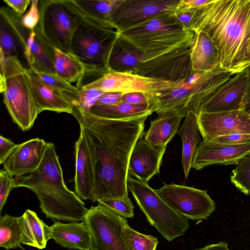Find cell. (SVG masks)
Masks as SVG:
<instances>
[{
	"label": "cell",
	"mask_w": 250,
	"mask_h": 250,
	"mask_svg": "<svg viewBox=\"0 0 250 250\" xmlns=\"http://www.w3.org/2000/svg\"><path fill=\"white\" fill-rule=\"evenodd\" d=\"M72 115L84 133L93 159L95 183L91 201L129 198V158L137 141L144 132L147 117L110 120L75 109Z\"/></svg>",
	"instance_id": "obj_1"
},
{
	"label": "cell",
	"mask_w": 250,
	"mask_h": 250,
	"mask_svg": "<svg viewBox=\"0 0 250 250\" xmlns=\"http://www.w3.org/2000/svg\"><path fill=\"white\" fill-rule=\"evenodd\" d=\"M188 30L210 37L220 68L236 73L250 64V0H211L195 9Z\"/></svg>",
	"instance_id": "obj_2"
},
{
	"label": "cell",
	"mask_w": 250,
	"mask_h": 250,
	"mask_svg": "<svg viewBox=\"0 0 250 250\" xmlns=\"http://www.w3.org/2000/svg\"><path fill=\"white\" fill-rule=\"evenodd\" d=\"M15 188L32 190L40 201L42 211L52 220L83 221L88 209L65 184L55 145L48 143L42 160L35 171L14 177Z\"/></svg>",
	"instance_id": "obj_3"
},
{
	"label": "cell",
	"mask_w": 250,
	"mask_h": 250,
	"mask_svg": "<svg viewBox=\"0 0 250 250\" xmlns=\"http://www.w3.org/2000/svg\"><path fill=\"white\" fill-rule=\"evenodd\" d=\"M0 90L12 118L22 131L33 126L40 114L34 101L28 68L15 57L0 54Z\"/></svg>",
	"instance_id": "obj_4"
},
{
	"label": "cell",
	"mask_w": 250,
	"mask_h": 250,
	"mask_svg": "<svg viewBox=\"0 0 250 250\" xmlns=\"http://www.w3.org/2000/svg\"><path fill=\"white\" fill-rule=\"evenodd\" d=\"M119 34L110 23L84 18L73 36L71 52L83 65L85 76L99 78L108 72L109 57Z\"/></svg>",
	"instance_id": "obj_5"
},
{
	"label": "cell",
	"mask_w": 250,
	"mask_h": 250,
	"mask_svg": "<svg viewBox=\"0 0 250 250\" xmlns=\"http://www.w3.org/2000/svg\"><path fill=\"white\" fill-rule=\"evenodd\" d=\"M145 54L155 53L193 40L175 12L159 15L120 33Z\"/></svg>",
	"instance_id": "obj_6"
},
{
	"label": "cell",
	"mask_w": 250,
	"mask_h": 250,
	"mask_svg": "<svg viewBox=\"0 0 250 250\" xmlns=\"http://www.w3.org/2000/svg\"><path fill=\"white\" fill-rule=\"evenodd\" d=\"M127 187L149 223L168 241L188 229V219L174 210L147 183L128 176Z\"/></svg>",
	"instance_id": "obj_7"
},
{
	"label": "cell",
	"mask_w": 250,
	"mask_h": 250,
	"mask_svg": "<svg viewBox=\"0 0 250 250\" xmlns=\"http://www.w3.org/2000/svg\"><path fill=\"white\" fill-rule=\"evenodd\" d=\"M38 26L44 39L54 48L71 52L73 36L84 16L74 0L39 1Z\"/></svg>",
	"instance_id": "obj_8"
},
{
	"label": "cell",
	"mask_w": 250,
	"mask_h": 250,
	"mask_svg": "<svg viewBox=\"0 0 250 250\" xmlns=\"http://www.w3.org/2000/svg\"><path fill=\"white\" fill-rule=\"evenodd\" d=\"M193 42V40L145 54V60L135 74L168 82H186L193 73L190 58Z\"/></svg>",
	"instance_id": "obj_9"
},
{
	"label": "cell",
	"mask_w": 250,
	"mask_h": 250,
	"mask_svg": "<svg viewBox=\"0 0 250 250\" xmlns=\"http://www.w3.org/2000/svg\"><path fill=\"white\" fill-rule=\"evenodd\" d=\"M90 236V250H131L125 227L127 220L99 204L88 209L83 221Z\"/></svg>",
	"instance_id": "obj_10"
},
{
	"label": "cell",
	"mask_w": 250,
	"mask_h": 250,
	"mask_svg": "<svg viewBox=\"0 0 250 250\" xmlns=\"http://www.w3.org/2000/svg\"><path fill=\"white\" fill-rule=\"evenodd\" d=\"M0 16L6 21L21 44L28 68L37 72L55 74V48L44 39L38 25L33 30L26 28L21 23V17L8 7L0 8Z\"/></svg>",
	"instance_id": "obj_11"
},
{
	"label": "cell",
	"mask_w": 250,
	"mask_h": 250,
	"mask_svg": "<svg viewBox=\"0 0 250 250\" xmlns=\"http://www.w3.org/2000/svg\"><path fill=\"white\" fill-rule=\"evenodd\" d=\"M155 190L169 206L188 219L206 220L215 211V202L206 190L175 184H164Z\"/></svg>",
	"instance_id": "obj_12"
},
{
	"label": "cell",
	"mask_w": 250,
	"mask_h": 250,
	"mask_svg": "<svg viewBox=\"0 0 250 250\" xmlns=\"http://www.w3.org/2000/svg\"><path fill=\"white\" fill-rule=\"evenodd\" d=\"M181 83L153 79L132 73L109 71L82 87L96 89L104 93L141 92L148 95L150 99Z\"/></svg>",
	"instance_id": "obj_13"
},
{
	"label": "cell",
	"mask_w": 250,
	"mask_h": 250,
	"mask_svg": "<svg viewBox=\"0 0 250 250\" xmlns=\"http://www.w3.org/2000/svg\"><path fill=\"white\" fill-rule=\"evenodd\" d=\"M180 0H124L109 22L119 32L161 15L174 13Z\"/></svg>",
	"instance_id": "obj_14"
},
{
	"label": "cell",
	"mask_w": 250,
	"mask_h": 250,
	"mask_svg": "<svg viewBox=\"0 0 250 250\" xmlns=\"http://www.w3.org/2000/svg\"><path fill=\"white\" fill-rule=\"evenodd\" d=\"M196 114L199 128L204 141L232 133L250 134V115L243 110Z\"/></svg>",
	"instance_id": "obj_15"
},
{
	"label": "cell",
	"mask_w": 250,
	"mask_h": 250,
	"mask_svg": "<svg viewBox=\"0 0 250 250\" xmlns=\"http://www.w3.org/2000/svg\"><path fill=\"white\" fill-rule=\"evenodd\" d=\"M248 85V77L244 71L235 73L220 86L197 113L243 110Z\"/></svg>",
	"instance_id": "obj_16"
},
{
	"label": "cell",
	"mask_w": 250,
	"mask_h": 250,
	"mask_svg": "<svg viewBox=\"0 0 250 250\" xmlns=\"http://www.w3.org/2000/svg\"><path fill=\"white\" fill-rule=\"evenodd\" d=\"M249 152L250 143L228 144L203 140L196 150L191 168L198 170L212 165H236Z\"/></svg>",
	"instance_id": "obj_17"
},
{
	"label": "cell",
	"mask_w": 250,
	"mask_h": 250,
	"mask_svg": "<svg viewBox=\"0 0 250 250\" xmlns=\"http://www.w3.org/2000/svg\"><path fill=\"white\" fill-rule=\"evenodd\" d=\"M47 144L36 138L17 144L3 163L4 169L14 177L35 171L42 160Z\"/></svg>",
	"instance_id": "obj_18"
},
{
	"label": "cell",
	"mask_w": 250,
	"mask_h": 250,
	"mask_svg": "<svg viewBox=\"0 0 250 250\" xmlns=\"http://www.w3.org/2000/svg\"><path fill=\"white\" fill-rule=\"evenodd\" d=\"M166 147L153 146L145 138V132L137 141L131 153L128 174L135 178L147 183L159 174Z\"/></svg>",
	"instance_id": "obj_19"
},
{
	"label": "cell",
	"mask_w": 250,
	"mask_h": 250,
	"mask_svg": "<svg viewBox=\"0 0 250 250\" xmlns=\"http://www.w3.org/2000/svg\"><path fill=\"white\" fill-rule=\"evenodd\" d=\"M80 129V135L75 145V192L82 200H91L95 183V167L84 133Z\"/></svg>",
	"instance_id": "obj_20"
},
{
	"label": "cell",
	"mask_w": 250,
	"mask_h": 250,
	"mask_svg": "<svg viewBox=\"0 0 250 250\" xmlns=\"http://www.w3.org/2000/svg\"><path fill=\"white\" fill-rule=\"evenodd\" d=\"M28 70L33 96L40 113L47 110L72 115L74 106L69 98L42 82L32 70Z\"/></svg>",
	"instance_id": "obj_21"
},
{
	"label": "cell",
	"mask_w": 250,
	"mask_h": 250,
	"mask_svg": "<svg viewBox=\"0 0 250 250\" xmlns=\"http://www.w3.org/2000/svg\"><path fill=\"white\" fill-rule=\"evenodd\" d=\"M145 58L144 52L120 34L110 54L108 71L135 74Z\"/></svg>",
	"instance_id": "obj_22"
},
{
	"label": "cell",
	"mask_w": 250,
	"mask_h": 250,
	"mask_svg": "<svg viewBox=\"0 0 250 250\" xmlns=\"http://www.w3.org/2000/svg\"><path fill=\"white\" fill-rule=\"evenodd\" d=\"M51 239L64 248L90 250V236L84 221L64 223L55 221L50 226Z\"/></svg>",
	"instance_id": "obj_23"
},
{
	"label": "cell",
	"mask_w": 250,
	"mask_h": 250,
	"mask_svg": "<svg viewBox=\"0 0 250 250\" xmlns=\"http://www.w3.org/2000/svg\"><path fill=\"white\" fill-rule=\"evenodd\" d=\"M151 121L150 126L145 133V138L151 145L166 147L178 132L180 123L185 115L182 112L173 110L164 112Z\"/></svg>",
	"instance_id": "obj_24"
},
{
	"label": "cell",
	"mask_w": 250,
	"mask_h": 250,
	"mask_svg": "<svg viewBox=\"0 0 250 250\" xmlns=\"http://www.w3.org/2000/svg\"><path fill=\"white\" fill-rule=\"evenodd\" d=\"M190 58L193 72H208L219 67L217 49L205 32H194Z\"/></svg>",
	"instance_id": "obj_25"
},
{
	"label": "cell",
	"mask_w": 250,
	"mask_h": 250,
	"mask_svg": "<svg viewBox=\"0 0 250 250\" xmlns=\"http://www.w3.org/2000/svg\"><path fill=\"white\" fill-rule=\"evenodd\" d=\"M177 133L182 142V163L185 176L188 178L194 154L202 136L195 112L189 111L187 113Z\"/></svg>",
	"instance_id": "obj_26"
},
{
	"label": "cell",
	"mask_w": 250,
	"mask_h": 250,
	"mask_svg": "<svg viewBox=\"0 0 250 250\" xmlns=\"http://www.w3.org/2000/svg\"><path fill=\"white\" fill-rule=\"evenodd\" d=\"M22 230V244L40 250L46 247L51 239L50 226L47 225L30 209H26L20 216Z\"/></svg>",
	"instance_id": "obj_27"
},
{
	"label": "cell",
	"mask_w": 250,
	"mask_h": 250,
	"mask_svg": "<svg viewBox=\"0 0 250 250\" xmlns=\"http://www.w3.org/2000/svg\"><path fill=\"white\" fill-rule=\"evenodd\" d=\"M154 112L150 104L133 105L125 102L112 105H95L89 111L96 117L115 120L148 117Z\"/></svg>",
	"instance_id": "obj_28"
},
{
	"label": "cell",
	"mask_w": 250,
	"mask_h": 250,
	"mask_svg": "<svg viewBox=\"0 0 250 250\" xmlns=\"http://www.w3.org/2000/svg\"><path fill=\"white\" fill-rule=\"evenodd\" d=\"M54 64L56 75L70 83H75L79 88L83 86L85 68L73 53L55 48Z\"/></svg>",
	"instance_id": "obj_29"
},
{
	"label": "cell",
	"mask_w": 250,
	"mask_h": 250,
	"mask_svg": "<svg viewBox=\"0 0 250 250\" xmlns=\"http://www.w3.org/2000/svg\"><path fill=\"white\" fill-rule=\"evenodd\" d=\"M74 0L84 17L110 23L112 14L124 0Z\"/></svg>",
	"instance_id": "obj_30"
},
{
	"label": "cell",
	"mask_w": 250,
	"mask_h": 250,
	"mask_svg": "<svg viewBox=\"0 0 250 250\" xmlns=\"http://www.w3.org/2000/svg\"><path fill=\"white\" fill-rule=\"evenodd\" d=\"M22 230L21 217L5 214L0 217V247L6 250L20 248L21 246Z\"/></svg>",
	"instance_id": "obj_31"
},
{
	"label": "cell",
	"mask_w": 250,
	"mask_h": 250,
	"mask_svg": "<svg viewBox=\"0 0 250 250\" xmlns=\"http://www.w3.org/2000/svg\"><path fill=\"white\" fill-rule=\"evenodd\" d=\"M0 53L5 58L15 57L20 61L21 57L25 61L24 50L20 41L11 30L6 21L0 16Z\"/></svg>",
	"instance_id": "obj_32"
},
{
	"label": "cell",
	"mask_w": 250,
	"mask_h": 250,
	"mask_svg": "<svg viewBox=\"0 0 250 250\" xmlns=\"http://www.w3.org/2000/svg\"><path fill=\"white\" fill-rule=\"evenodd\" d=\"M236 165L230 175V182L241 192L250 195V157L246 155Z\"/></svg>",
	"instance_id": "obj_33"
},
{
	"label": "cell",
	"mask_w": 250,
	"mask_h": 250,
	"mask_svg": "<svg viewBox=\"0 0 250 250\" xmlns=\"http://www.w3.org/2000/svg\"><path fill=\"white\" fill-rule=\"evenodd\" d=\"M33 71L44 83L60 90L66 95L71 101L73 106H74L78 97L79 90L78 87L68 83L56 74L37 72Z\"/></svg>",
	"instance_id": "obj_34"
},
{
	"label": "cell",
	"mask_w": 250,
	"mask_h": 250,
	"mask_svg": "<svg viewBox=\"0 0 250 250\" xmlns=\"http://www.w3.org/2000/svg\"><path fill=\"white\" fill-rule=\"evenodd\" d=\"M125 230L131 250H156L159 242L156 237L141 233L128 224L125 226Z\"/></svg>",
	"instance_id": "obj_35"
},
{
	"label": "cell",
	"mask_w": 250,
	"mask_h": 250,
	"mask_svg": "<svg viewBox=\"0 0 250 250\" xmlns=\"http://www.w3.org/2000/svg\"><path fill=\"white\" fill-rule=\"evenodd\" d=\"M115 213L125 218H133L134 206L129 198H111L101 200L98 202Z\"/></svg>",
	"instance_id": "obj_36"
},
{
	"label": "cell",
	"mask_w": 250,
	"mask_h": 250,
	"mask_svg": "<svg viewBox=\"0 0 250 250\" xmlns=\"http://www.w3.org/2000/svg\"><path fill=\"white\" fill-rule=\"evenodd\" d=\"M105 93L94 88H79L74 109L82 112H89L98 99Z\"/></svg>",
	"instance_id": "obj_37"
},
{
	"label": "cell",
	"mask_w": 250,
	"mask_h": 250,
	"mask_svg": "<svg viewBox=\"0 0 250 250\" xmlns=\"http://www.w3.org/2000/svg\"><path fill=\"white\" fill-rule=\"evenodd\" d=\"M15 188L14 177L5 170L0 171V212L7 201L8 197L12 189Z\"/></svg>",
	"instance_id": "obj_38"
},
{
	"label": "cell",
	"mask_w": 250,
	"mask_h": 250,
	"mask_svg": "<svg viewBox=\"0 0 250 250\" xmlns=\"http://www.w3.org/2000/svg\"><path fill=\"white\" fill-rule=\"evenodd\" d=\"M39 1L32 0L29 10L21 17V23L28 29L33 30L39 25L40 19Z\"/></svg>",
	"instance_id": "obj_39"
},
{
	"label": "cell",
	"mask_w": 250,
	"mask_h": 250,
	"mask_svg": "<svg viewBox=\"0 0 250 250\" xmlns=\"http://www.w3.org/2000/svg\"><path fill=\"white\" fill-rule=\"evenodd\" d=\"M210 141L228 144H240L250 143V134L232 133L217 137Z\"/></svg>",
	"instance_id": "obj_40"
},
{
	"label": "cell",
	"mask_w": 250,
	"mask_h": 250,
	"mask_svg": "<svg viewBox=\"0 0 250 250\" xmlns=\"http://www.w3.org/2000/svg\"><path fill=\"white\" fill-rule=\"evenodd\" d=\"M122 102L133 105L150 104V97L148 95L143 93H128L123 95Z\"/></svg>",
	"instance_id": "obj_41"
},
{
	"label": "cell",
	"mask_w": 250,
	"mask_h": 250,
	"mask_svg": "<svg viewBox=\"0 0 250 250\" xmlns=\"http://www.w3.org/2000/svg\"><path fill=\"white\" fill-rule=\"evenodd\" d=\"M196 9H187L178 7L175 15L178 20L187 30L193 18Z\"/></svg>",
	"instance_id": "obj_42"
},
{
	"label": "cell",
	"mask_w": 250,
	"mask_h": 250,
	"mask_svg": "<svg viewBox=\"0 0 250 250\" xmlns=\"http://www.w3.org/2000/svg\"><path fill=\"white\" fill-rule=\"evenodd\" d=\"M3 1L15 13L22 17L27 7L30 5V0H3Z\"/></svg>",
	"instance_id": "obj_43"
},
{
	"label": "cell",
	"mask_w": 250,
	"mask_h": 250,
	"mask_svg": "<svg viewBox=\"0 0 250 250\" xmlns=\"http://www.w3.org/2000/svg\"><path fill=\"white\" fill-rule=\"evenodd\" d=\"M16 145L17 144L9 139L5 138L1 135L0 136V164H3L7 156Z\"/></svg>",
	"instance_id": "obj_44"
},
{
	"label": "cell",
	"mask_w": 250,
	"mask_h": 250,
	"mask_svg": "<svg viewBox=\"0 0 250 250\" xmlns=\"http://www.w3.org/2000/svg\"><path fill=\"white\" fill-rule=\"evenodd\" d=\"M123 94L120 92L105 93L98 99L95 105H112L121 103Z\"/></svg>",
	"instance_id": "obj_45"
},
{
	"label": "cell",
	"mask_w": 250,
	"mask_h": 250,
	"mask_svg": "<svg viewBox=\"0 0 250 250\" xmlns=\"http://www.w3.org/2000/svg\"><path fill=\"white\" fill-rule=\"evenodd\" d=\"M211 0H180L178 7L187 9H197L204 6Z\"/></svg>",
	"instance_id": "obj_46"
},
{
	"label": "cell",
	"mask_w": 250,
	"mask_h": 250,
	"mask_svg": "<svg viewBox=\"0 0 250 250\" xmlns=\"http://www.w3.org/2000/svg\"><path fill=\"white\" fill-rule=\"evenodd\" d=\"M247 74L248 80V89L246 96L244 100L243 110L248 114L250 115V64L244 70Z\"/></svg>",
	"instance_id": "obj_47"
},
{
	"label": "cell",
	"mask_w": 250,
	"mask_h": 250,
	"mask_svg": "<svg viewBox=\"0 0 250 250\" xmlns=\"http://www.w3.org/2000/svg\"><path fill=\"white\" fill-rule=\"evenodd\" d=\"M195 250H230L228 244L225 242H220L216 244L207 245L203 248H198Z\"/></svg>",
	"instance_id": "obj_48"
},
{
	"label": "cell",
	"mask_w": 250,
	"mask_h": 250,
	"mask_svg": "<svg viewBox=\"0 0 250 250\" xmlns=\"http://www.w3.org/2000/svg\"><path fill=\"white\" fill-rule=\"evenodd\" d=\"M247 156L250 157V152H249L248 154H246Z\"/></svg>",
	"instance_id": "obj_49"
}]
</instances>
